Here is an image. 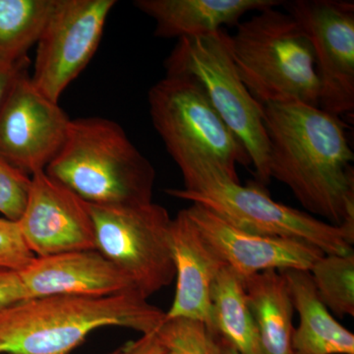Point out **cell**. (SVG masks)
Listing matches in <instances>:
<instances>
[{"instance_id":"cell-1","label":"cell","mask_w":354,"mask_h":354,"mask_svg":"<svg viewBox=\"0 0 354 354\" xmlns=\"http://www.w3.org/2000/svg\"><path fill=\"white\" fill-rule=\"evenodd\" d=\"M271 178L302 207L337 227L354 230V156L344 125L320 106H264Z\"/></svg>"},{"instance_id":"cell-2","label":"cell","mask_w":354,"mask_h":354,"mask_svg":"<svg viewBox=\"0 0 354 354\" xmlns=\"http://www.w3.org/2000/svg\"><path fill=\"white\" fill-rule=\"evenodd\" d=\"M165 312L135 292L30 298L0 311V354H71L95 330L156 332Z\"/></svg>"},{"instance_id":"cell-3","label":"cell","mask_w":354,"mask_h":354,"mask_svg":"<svg viewBox=\"0 0 354 354\" xmlns=\"http://www.w3.org/2000/svg\"><path fill=\"white\" fill-rule=\"evenodd\" d=\"M88 205L140 206L153 202L156 171L115 121H70L64 146L44 171Z\"/></svg>"},{"instance_id":"cell-4","label":"cell","mask_w":354,"mask_h":354,"mask_svg":"<svg viewBox=\"0 0 354 354\" xmlns=\"http://www.w3.org/2000/svg\"><path fill=\"white\" fill-rule=\"evenodd\" d=\"M178 167L184 188L167 190L172 197L201 205L246 232L308 242L325 255L353 253L354 230L274 201L263 187L241 185L211 160L198 158Z\"/></svg>"},{"instance_id":"cell-5","label":"cell","mask_w":354,"mask_h":354,"mask_svg":"<svg viewBox=\"0 0 354 354\" xmlns=\"http://www.w3.org/2000/svg\"><path fill=\"white\" fill-rule=\"evenodd\" d=\"M230 46L241 80L263 106L288 102L319 106L313 48L290 13L277 7L258 11L239 23Z\"/></svg>"},{"instance_id":"cell-6","label":"cell","mask_w":354,"mask_h":354,"mask_svg":"<svg viewBox=\"0 0 354 354\" xmlns=\"http://www.w3.org/2000/svg\"><path fill=\"white\" fill-rule=\"evenodd\" d=\"M167 75L187 76L204 90L223 122L241 142L262 185L271 181L264 106L244 85L223 30L178 39L165 60Z\"/></svg>"},{"instance_id":"cell-7","label":"cell","mask_w":354,"mask_h":354,"mask_svg":"<svg viewBox=\"0 0 354 354\" xmlns=\"http://www.w3.org/2000/svg\"><path fill=\"white\" fill-rule=\"evenodd\" d=\"M148 102L153 127L178 167L204 158L239 181L237 165H251L250 157L194 79L165 75L149 91Z\"/></svg>"},{"instance_id":"cell-8","label":"cell","mask_w":354,"mask_h":354,"mask_svg":"<svg viewBox=\"0 0 354 354\" xmlns=\"http://www.w3.org/2000/svg\"><path fill=\"white\" fill-rule=\"evenodd\" d=\"M94 223L95 250L148 298L176 278L171 242L172 218L155 203L140 206L88 205Z\"/></svg>"},{"instance_id":"cell-9","label":"cell","mask_w":354,"mask_h":354,"mask_svg":"<svg viewBox=\"0 0 354 354\" xmlns=\"http://www.w3.org/2000/svg\"><path fill=\"white\" fill-rule=\"evenodd\" d=\"M114 0H55L37 43L31 81L58 102L97 53Z\"/></svg>"},{"instance_id":"cell-10","label":"cell","mask_w":354,"mask_h":354,"mask_svg":"<svg viewBox=\"0 0 354 354\" xmlns=\"http://www.w3.org/2000/svg\"><path fill=\"white\" fill-rule=\"evenodd\" d=\"M311 41L320 82L319 106L333 115L354 109V2H283Z\"/></svg>"},{"instance_id":"cell-11","label":"cell","mask_w":354,"mask_h":354,"mask_svg":"<svg viewBox=\"0 0 354 354\" xmlns=\"http://www.w3.org/2000/svg\"><path fill=\"white\" fill-rule=\"evenodd\" d=\"M70 118L27 74L0 111V158L26 176L46 171L64 146Z\"/></svg>"},{"instance_id":"cell-12","label":"cell","mask_w":354,"mask_h":354,"mask_svg":"<svg viewBox=\"0 0 354 354\" xmlns=\"http://www.w3.org/2000/svg\"><path fill=\"white\" fill-rule=\"evenodd\" d=\"M17 223L26 245L36 257L95 249L88 203L44 171L31 177Z\"/></svg>"},{"instance_id":"cell-13","label":"cell","mask_w":354,"mask_h":354,"mask_svg":"<svg viewBox=\"0 0 354 354\" xmlns=\"http://www.w3.org/2000/svg\"><path fill=\"white\" fill-rule=\"evenodd\" d=\"M185 211L204 241L242 281L269 270L310 271L325 255L308 242L241 230L201 205Z\"/></svg>"},{"instance_id":"cell-14","label":"cell","mask_w":354,"mask_h":354,"mask_svg":"<svg viewBox=\"0 0 354 354\" xmlns=\"http://www.w3.org/2000/svg\"><path fill=\"white\" fill-rule=\"evenodd\" d=\"M19 276L28 299L51 295L102 297L137 293L129 279L95 249L35 256Z\"/></svg>"},{"instance_id":"cell-15","label":"cell","mask_w":354,"mask_h":354,"mask_svg":"<svg viewBox=\"0 0 354 354\" xmlns=\"http://www.w3.org/2000/svg\"><path fill=\"white\" fill-rule=\"evenodd\" d=\"M171 242L176 290L165 320L197 321L212 333V286L225 265L204 241L185 209L172 218Z\"/></svg>"},{"instance_id":"cell-16","label":"cell","mask_w":354,"mask_h":354,"mask_svg":"<svg viewBox=\"0 0 354 354\" xmlns=\"http://www.w3.org/2000/svg\"><path fill=\"white\" fill-rule=\"evenodd\" d=\"M281 0H136L134 6L156 22L155 36L197 38L239 24L242 16L283 6Z\"/></svg>"},{"instance_id":"cell-17","label":"cell","mask_w":354,"mask_h":354,"mask_svg":"<svg viewBox=\"0 0 354 354\" xmlns=\"http://www.w3.org/2000/svg\"><path fill=\"white\" fill-rule=\"evenodd\" d=\"M299 325L292 335L293 354H354V335L333 317L318 297L309 271L285 270Z\"/></svg>"},{"instance_id":"cell-18","label":"cell","mask_w":354,"mask_h":354,"mask_svg":"<svg viewBox=\"0 0 354 354\" xmlns=\"http://www.w3.org/2000/svg\"><path fill=\"white\" fill-rule=\"evenodd\" d=\"M247 300L260 337L262 354H293L292 297L285 274L257 272L243 281Z\"/></svg>"},{"instance_id":"cell-19","label":"cell","mask_w":354,"mask_h":354,"mask_svg":"<svg viewBox=\"0 0 354 354\" xmlns=\"http://www.w3.org/2000/svg\"><path fill=\"white\" fill-rule=\"evenodd\" d=\"M212 333L241 354H262L243 281L223 266L211 290Z\"/></svg>"},{"instance_id":"cell-20","label":"cell","mask_w":354,"mask_h":354,"mask_svg":"<svg viewBox=\"0 0 354 354\" xmlns=\"http://www.w3.org/2000/svg\"><path fill=\"white\" fill-rule=\"evenodd\" d=\"M55 0H0V53L21 57L38 43Z\"/></svg>"},{"instance_id":"cell-21","label":"cell","mask_w":354,"mask_h":354,"mask_svg":"<svg viewBox=\"0 0 354 354\" xmlns=\"http://www.w3.org/2000/svg\"><path fill=\"white\" fill-rule=\"evenodd\" d=\"M318 297L339 317L354 316V254L324 255L310 270Z\"/></svg>"},{"instance_id":"cell-22","label":"cell","mask_w":354,"mask_h":354,"mask_svg":"<svg viewBox=\"0 0 354 354\" xmlns=\"http://www.w3.org/2000/svg\"><path fill=\"white\" fill-rule=\"evenodd\" d=\"M157 335L167 351L174 354H221L218 337L197 321L165 320Z\"/></svg>"},{"instance_id":"cell-23","label":"cell","mask_w":354,"mask_h":354,"mask_svg":"<svg viewBox=\"0 0 354 354\" xmlns=\"http://www.w3.org/2000/svg\"><path fill=\"white\" fill-rule=\"evenodd\" d=\"M31 177L14 169L0 158V214L18 221L24 212Z\"/></svg>"},{"instance_id":"cell-24","label":"cell","mask_w":354,"mask_h":354,"mask_svg":"<svg viewBox=\"0 0 354 354\" xmlns=\"http://www.w3.org/2000/svg\"><path fill=\"white\" fill-rule=\"evenodd\" d=\"M34 257L26 245L17 221L0 218V268L20 272Z\"/></svg>"},{"instance_id":"cell-25","label":"cell","mask_w":354,"mask_h":354,"mask_svg":"<svg viewBox=\"0 0 354 354\" xmlns=\"http://www.w3.org/2000/svg\"><path fill=\"white\" fill-rule=\"evenodd\" d=\"M30 58L8 57L0 53V111L6 104L16 84L29 74Z\"/></svg>"},{"instance_id":"cell-26","label":"cell","mask_w":354,"mask_h":354,"mask_svg":"<svg viewBox=\"0 0 354 354\" xmlns=\"http://www.w3.org/2000/svg\"><path fill=\"white\" fill-rule=\"evenodd\" d=\"M26 299L19 272L0 268V311Z\"/></svg>"},{"instance_id":"cell-27","label":"cell","mask_w":354,"mask_h":354,"mask_svg":"<svg viewBox=\"0 0 354 354\" xmlns=\"http://www.w3.org/2000/svg\"><path fill=\"white\" fill-rule=\"evenodd\" d=\"M169 353L158 337L157 330L142 335L136 341L128 342L124 346L106 354H167Z\"/></svg>"},{"instance_id":"cell-28","label":"cell","mask_w":354,"mask_h":354,"mask_svg":"<svg viewBox=\"0 0 354 354\" xmlns=\"http://www.w3.org/2000/svg\"><path fill=\"white\" fill-rule=\"evenodd\" d=\"M218 339H220L221 354H241L239 353L236 349H234L232 346H230V344H227V342L221 339L220 337H218Z\"/></svg>"},{"instance_id":"cell-29","label":"cell","mask_w":354,"mask_h":354,"mask_svg":"<svg viewBox=\"0 0 354 354\" xmlns=\"http://www.w3.org/2000/svg\"><path fill=\"white\" fill-rule=\"evenodd\" d=\"M167 354H174V353H171V351H169V353H167Z\"/></svg>"}]
</instances>
